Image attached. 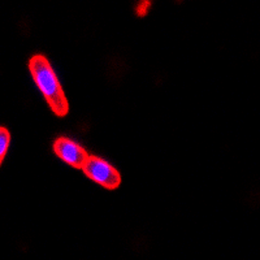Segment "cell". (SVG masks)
Listing matches in <instances>:
<instances>
[{
    "mask_svg": "<svg viewBox=\"0 0 260 260\" xmlns=\"http://www.w3.org/2000/svg\"><path fill=\"white\" fill-rule=\"evenodd\" d=\"M148 7H150V3H148V2H143V3L138 7V13H139V15H141V16L145 15V12H147Z\"/></svg>",
    "mask_w": 260,
    "mask_h": 260,
    "instance_id": "obj_5",
    "label": "cell"
},
{
    "mask_svg": "<svg viewBox=\"0 0 260 260\" xmlns=\"http://www.w3.org/2000/svg\"><path fill=\"white\" fill-rule=\"evenodd\" d=\"M9 141H11V134L7 127H0V162H3L4 157H6Z\"/></svg>",
    "mask_w": 260,
    "mask_h": 260,
    "instance_id": "obj_4",
    "label": "cell"
},
{
    "mask_svg": "<svg viewBox=\"0 0 260 260\" xmlns=\"http://www.w3.org/2000/svg\"><path fill=\"white\" fill-rule=\"evenodd\" d=\"M53 151L62 161H65L73 168L82 169L87 159H89V155H87L85 148L81 147L78 143L73 142L72 139L65 138V137H59L55 141Z\"/></svg>",
    "mask_w": 260,
    "mask_h": 260,
    "instance_id": "obj_3",
    "label": "cell"
},
{
    "mask_svg": "<svg viewBox=\"0 0 260 260\" xmlns=\"http://www.w3.org/2000/svg\"><path fill=\"white\" fill-rule=\"evenodd\" d=\"M82 171L90 180L99 183L106 189L113 190L121 183V176L117 169L98 156H89Z\"/></svg>",
    "mask_w": 260,
    "mask_h": 260,
    "instance_id": "obj_2",
    "label": "cell"
},
{
    "mask_svg": "<svg viewBox=\"0 0 260 260\" xmlns=\"http://www.w3.org/2000/svg\"><path fill=\"white\" fill-rule=\"evenodd\" d=\"M29 69L32 80L43 94L53 113L60 117L67 116L69 111L68 99L65 96L61 85L53 69L51 68L47 57L43 55H34L29 61Z\"/></svg>",
    "mask_w": 260,
    "mask_h": 260,
    "instance_id": "obj_1",
    "label": "cell"
}]
</instances>
